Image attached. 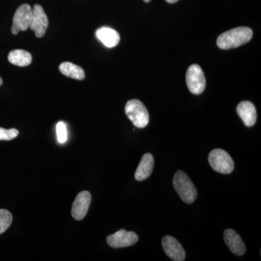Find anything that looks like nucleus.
Listing matches in <instances>:
<instances>
[{"mask_svg": "<svg viewBox=\"0 0 261 261\" xmlns=\"http://www.w3.org/2000/svg\"><path fill=\"white\" fill-rule=\"evenodd\" d=\"M253 33L248 27H238L223 33L218 37L220 49H229L240 47L251 40Z\"/></svg>", "mask_w": 261, "mask_h": 261, "instance_id": "f257e3e1", "label": "nucleus"}, {"mask_svg": "<svg viewBox=\"0 0 261 261\" xmlns=\"http://www.w3.org/2000/svg\"><path fill=\"white\" fill-rule=\"evenodd\" d=\"M173 185L184 202L187 204L195 202L197 197V189L190 178L184 171H178L175 173Z\"/></svg>", "mask_w": 261, "mask_h": 261, "instance_id": "f03ea898", "label": "nucleus"}, {"mask_svg": "<svg viewBox=\"0 0 261 261\" xmlns=\"http://www.w3.org/2000/svg\"><path fill=\"white\" fill-rule=\"evenodd\" d=\"M125 113L128 119L137 128H145L148 125V111L145 105L139 99H130L128 101L125 106Z\"/></svg>", "mask_w": 261, "mask_h": 261, "instance_id": "7ed1b4c3", "label": "nucleus"}, {"mask_svg": "<svg viewBox=\"0 0 261 261\" xmlns=\"http://www.w3.org/2000/svg\"><path fill=\"white\" fill-rule=\"evenodd\" d=\"M208 161L214 171L223 174L231 173L234 168L232 159L224 149H215L211 151Z\"/></svg>", "mask_w": 261, "mask_h": 261, "instance_id": "20e7f679", "label": "nucleus"}, {"mask_svg": "<svg viewBox=\"0 0 261 261\" xmlns=\"http://www.w3.org/2000/svg\"><path fill=\"white\" fill-rule=\"evenodd\" d=\"M186 82L189 90L194 94H200L205 90V75L200 65H192L187 71Z\"/></svg>", "mask_w": 261, "mask_h": 261, "instance_id": "39448f33", "label": "nucleus"}, {"mask_svg": "<svg viewBox=\"0 0 261 261\" xmlns=\"http://www.w3.org/2000/svg\"><path fill=\"white\" fill-rule=\"evenodd\" d=\"M33 15L32 8L28 4H23L15 11L13 19L12 34L16 35L20 32H25L30 27Z\"/></svg>", "mask_w": 261, "mask_h": 261, "instance_id": "423d86ee", "label": "nucleus"}, {"mask_svg": "<svg viewBox=\"0 0 261 261\" xmlns=\"http://www.w3.org/2000/svg\"><path fill=\"white\" fill-rule=\"evenodd\" d=\"M33 15L32 23L29 28L35 34L36 37L42 38L45 34L49 25L47 15L41 5L36 4L32 8Z\"/></svg>", "mask_w": 261, "mask_h": 261, "instance_id": "0eeeda50", "label": "nucleus"}, {"mask_svg": "<svg viewBox=\"0 0 261 261\" xmlns=\"http://www.w3.org/2000/svg\"><path fill=\"white\" fill-rule=\"evenodd\" d=\"M138 235L134 231L121 229L107 238V243L113 248L132 246L138 242Z\"/></svg>", "mask_w": 261, "mask_h": 261, "instance_id": "6e6552de", "label": "nucleus"}, {"mask_svg": "<svg viewBox=\"0 0 261 261\" xmlns=\"http://www.w3.org/2000/svg\"><path fill=\"white\" fill-rule=\"evenodd\" d=\"M92 201V196L88 191L81 192L75 197L72 205L71 214L73 219L81 221L85 218Z\"/></svg>", "mask_w": 261, "mask_h": 261, "instance_id": "1a4fd4ad", "label": "nucleus"}, {"mask_svg": "<svg viewBox=\"0 0 261 261\" xmlns=\"http://www.w3.org/2000/svg\"><path fill=\"white\" fill-rule=\"evenodd\" d=\"M163 250L171 260L183 261L185 260V251L177 240L171 236L166 235L162 239Z\"/></svg>", "mask_w": 261, "mask_h": 261, "instance_id": "9d476101", "label": "nucleus"}, {"mask_svg": "<svg viewBox=\"0 0 261 261\" xmlns=\"http://www.w3.org/2000/svg\"><path fill=\"white\" fill-rule=\"evenodd\" d=\"M224 239L226 245L233 254L239 255V256H241L245 254L246 247H245L241 237L236 231L231 228L225 230Z\"/></svg>", "mask_w": 261, "mask_h": 261, "instance_id": "9b49d317", "label": "nucleus"}, {"mask_svg": "<svg viewBox=\"0 0 261 261\" xmlns=\"http://www.w3.org/2000/svg\"><path fill=\"white\" fill-rule=\"evenodd\" d=\"M237 112L246 126L255 125L257 120V112L255 106L249 101H243L238 105Z\"/></svg>", "mask_w": 261, "mask_h": 261, "instance_id": "f8f14e48", "label": "nucleus"}, {"mask_svg": "<svg viewBox=\"0 0 261 261\" xmlns=\"http://www.w3.org/2000/svg\"><path fill=\"white\" fill-rule=\"evenodd\" d=\"M95 34L97 39L108 48L116 47L121 40L120 34L109 27H102L97 29Z\"/></svg>", "mask_w": 261, "mask_h": 261, "instance_id": "ddd939ff", "label": "nucleus"}, {"mask_svg": "<svg viewBox=\"0 0 261 261\" xmlns=\"http://www.w3.org/2000/svg\"><path fill=\"white\" fill-rule=\"evenodd\" d=\"M154 164V158L152 154H144L135 172L136 180L141 181L148 178L153 170Z\"/></svg>", "mask_w": 261, "mask_h": 261, "instance_id": "4468645a", "label": "nucleus"}, {"mask_svg": "<svg viewBox=\"0 0 261 261\" xmlns=\"http://www.w3.org/2000/svg\"><path fill=\"white\" fill-rule=\"evenodd\" d=\"M8 61L17 66H28L32 62V56L29 51L23 49H15L8 55Z\"/></svg>", "mask_w": 261, "mask_h": 261, "instance_id": "2eb2a0df", "label": "nucleus"}, {"mask_svg": "<svg viewBox=\"0 0 261 261\" xmlns=\"http://www.w3.org/2000/svg\"><path fill=\"white\" fill-rule=\"evenodd\" d=\"M59 70L65 76L76 80H84L85 73L83 68L70 62H65L59 65Z\"/></svg>", "mask_w": 261, "mask_h": 261, "instance_id": "dca6fc26", "label": "nucleus"}, {"mask_svg": "<svg viewBox=\"0 0 261 261\" xmlns=\"http://www.w3.org/2000/svg\"><path fill=\"white\" fill-rule=\"evenodd\" d=\"M13 221V216L9 211L0 209V234L6 231Z\"/></svg>", "mask_w": 261, "mask_h": 261, "instance_id": "f3484780", "label": "nucleus"}, {"mask_svg": "<svg viewBox=\"0 0 261 261\" xmlns=\"http://www.w3.org/2000/svg\"><path fill=\"white\" fill-rule=\"evenodd\" d=\"M19 135V132L15 128L5 129L0 127V141H10L16 138Z\"/></svg>", "mask_w": 261, "mask_h": 261, "instance_id": "a211bd4d", "label": "nucleus"}, {"mask_svg": "<svg viewBox=\"0 0 261 261\" xmlns=\"http://www.w3.org/2000/svg\"><path fill=\"white\" fill-rule=\"evenodd\" d=\"M57 136L60 143H64L67 140L66 125L63 122H59L56 126Z\"/></svg>", "mask_w": 261, "mask_h": 261, "instance_id": "6ab92c4d", "label": "nucleus"}, {"mask_svg": "<svg viewBox=\"0 0 261 261\" xmlns=\"http://www.w3.org/2000/svg\"><path fill=\"white\" fill-rule=\"evenodd\" d=\"M166 1L168 3H175L178 1V0H166Z\"/></svg>", "mask_w": 261, "mask_h": 261, "instance_id": "aec40b11", "label": "nucleus"}, {"mask_svg": "<svg viewBox=\"0 0 261 261\" xmlns=\"http://www.w3.org/2000/svg\"><path fill=\"white\" fill-rule=\"evenodd\" d=\"M2 84H3V80H2L1 77H0V86H2Z\"/></svg>", "mask_w": 261, "mask_h": 261, "instance_id": "412c9836", "label": "nucleus"}, {"mask_svg": "<svg viewBox=\"0 0 261 261\" xmlns=\"http://www.w3.org/2000/svg\"><path fill=\"white\" fill-rule=\"evenodd\" d=\"M144 1H145V3H149V2L150 1V0H144Z\"/></svg>", "mask_w": 261, "mask_h": 261, "instance_id": "4be33fe9", "label": "nucleus"}]
</instances>
